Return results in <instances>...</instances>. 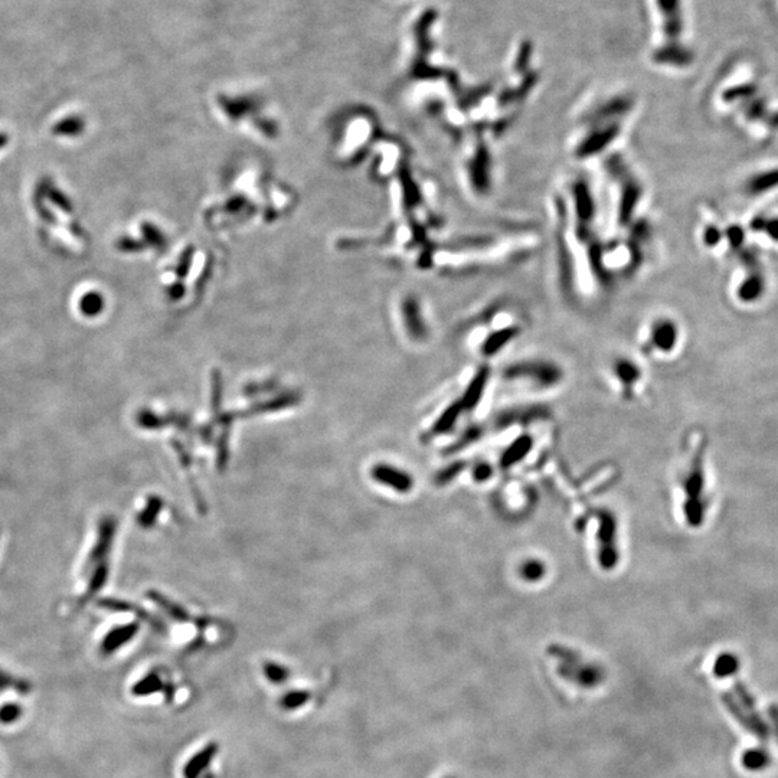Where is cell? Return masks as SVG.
<instances>
[{"instance_id": "obj_20", "label": "cell", "mask_w": 778, "mask_h": 778, "mask_svg": "<svg viewBox=\"0 0 778 778\" xmlns=\"http://www.w3.org/2000/svg\"><path fill=\"white\" fill-rule=\"evenodd\" d=\"M739 669V660L731 655V653H725V655H720L713 666V673L718 678H728L732 676L737 670Z\"/></svg>"}, {"instance_id": "obj_24", "label": "cell", "mask_w": 778, "mask_h": 778, "mask_svg": "<svg viewBox=\"0 0 778 778\" xmlns=\"http://www.w3.org/2000/svg\"><path fill=\"white\" fill-rule=\"evenodd\" d=\"M490 474H492V469H490V466H488V464H480V466H477L476 470H474V478H476L477 481H485V480H488V478L490 477Z\"/></svg>"}, {"instance_id": "obj_22", "label": "cell", "mask_w": 778, "mask_h": 778, "mask_svg": "<svg viewBox=\"0 0 778 778\" xmlns=\"http://www.w3.org/2000/svg\"><path fill=\"white\" fill-rule=\"evenodd\" d=\"M521 575L530 582L539 581L545 575V565L541 561H528L521 568Z\"/></svg>"}, {"instance_id": "obj_11", "label": "cell", "mask_w": 778, "mask_h": 778, "mask_svg": "<svg viewBox=\"0 0 778 778\" xmlns=\"http://www.w3.org/2000/svg\"><path fill=\"white\" fill-rule=\"evenodd\" d=\"M39 187L45 198H48L53 205H57L64 213H67V215H71L74 210L72 202L68 199V196L60 189V187H57L55 183H53L49 177H45L39 183Z\"/></svg>"}, {"instance_id": "obj_6", "label": "cell", "mask_w": 778, "mask_h": 778, "mask_svg": "<svg viewBox=\"0 0 778 778\" xmlns=\"http://www.w3.org/2000/svg\"><path fill=\"white\" fill-rule=\"evenodd\" d=\"M372 477L382 485L395 489L396 492L407 493L413 488V478L405 471H401L387 464H378L372 470Z\"/></svg>"}, {"instance_id": "obj_16", "label": "cell", "mask_w": 778, "mask_h": 778, "mask_svg": "<svg viewBox=\"0 0 778 778\" xmlns=\"http://www.w3.org/2000/svg\"><path fill=\"white\" fill-rule=\"evenodd\" d=\"M310 701V693L303 689H294L286 692L280 699V708L283 711H297Z\"/></svg>"}, {"instance_id": "obj_23", "label": "cell", "mask_w": 778, "mask_h": 778, "mask_svg": "<svg viewBox=\"0 0 778 778\" xmlns=\"http://www.w3.org/2000/svg\"><path fill=\"white\" fill-rule=\"evenodd\" d=\"M23 711L22 706L11 702V704H5L2 708H0V723H5V725H9V723H15L20 716H22Z\"/></svg>"}, {"instance_id": "obj_18", "label": "cell", "mask_w": 778, "mask_h": 778, "mask_svg": "<svg viewBox=\"0 0 778 778\" xmlns=\"http://www.w3.org/2000/svg\"><path fill=\"white\" fill-rule=\"evenodd\" d=\"M462 411H463V407H462L460 402H455V404H452L450 408H447V411L440 417V420H438L437 424L434 425V428H433V434H434V436H437V434H444V433H447L448 430H451V428H452L454 424H455V421L459 420V415L462 414Z\"/></svg>"}, {"instance_id": "obj_14", "label": "cell", "mask_w": 778, "mask_h": 778, "mask_svg": "<svg viewBox=\"0 0 778 778\" xmlns=\"http://www.w3.org/2000/svg\"><path fill=\"white\" fill-rule=\"evenodd\" d=\"M530 448H532V440L529 437L523 436V437L518 438L511 447H509L504 451L503 457H502V464L504 467L514 466L515 463H518L519 460H522L525 457Z\"/></svg>"}, {"instance_id": "obj_19", "label": "cell", "mask_w": 778, "mask_h": 778, "mask_svg": "<svg viewBox=\"0 0 778 778\" xmlns=\"http://www.w3.org/2000/svg\"><path fill=\"white\" fill-rule=\"evenodd\" d=\"M9 689H13L20 695H28L32 690V685L31 682L15 678L11 673L5 672V670L0 669V693Z\"/></svg>"}, {"instance_id": "obj_9", "label": "cell", "mask_w": 778, "mask_h": 778, "mask_svg": "<svg viewBox=\"0 0 778 778\" xmlns=\"http://www.w3.org/2000/svg\"><path fill=\"white\" fill-rule=\"evenodd\" d=\"M488 378H489V369L488 368H481L476 373L474 380L471 381V384L469 385L467 391L464 392V395L460 401L463 410H471L478 404L480 399H481V394L486 388Z\"/></svg>"}, {"instance_id": "obj_13", "label": "cell", "mask_w": 778, "mask_h": 778, "mask_svg": "<svg viewBox=\"0 0 778 778\" xmlns=\"http://www.w3.org/2000/svg\"><path fill=\"white\" fill-rule=\"evenodd\" d=\"M105 307V300L98 291H87L84 296L78 300V310L83 316L93 318L97 317Z\"/></svg>"}, {"instance_id": "obj_25", "label": "cell", "mask_w": 778, "mask_h": 778, "mask_svg": "<svg viewBox=\"0 0 778 778\" xmlns=\"http://www.w3.org/2000/svg\"><path fill=\"white\" fill-rule=\"evenodd\" d=\"M9 140H11L9 134L5 131H0V150H4L9 145Z\"/></svg>"}, {"instance_id": "obj_26", "label": "cell", "mask_w": 778, "mask_h": 778, "mask_svg": "<svg viewBox=\"0 0 778 778\" xmlns=\"http://www.w3.org/2000/svg\"><path fill=\"white\" fill-rule=\"evenodd\" d=\"M770 713H771V716H772V719H774V722H775L777 732H778V708H777V706H771Z\"/></svg>"}, {"instance_id": "obj_10", "label": "cell", "mask_w": 778, "mask_h": 778, "mask_svg": "<svg viewBox=\"0 0 778 778\" xmlns=\"http://www.w3.org/2000/svg\"><path fill=\"white\" fill-rule=\"evenodd\" d=\"M86 127H87V123H86L84 117L67 116V117L61 119L60 121H57L55 124H53L51 131H52L53 136L75 139V138L83 136V133L86 131Z\"/></svg>"}, {"instance_id": "obj_15", "label": "cell", "mask_w": 778, "mask_h": 778, "mask_svg": "<svg viewBox=\"0 0 778 778\" xmlns=\"http://www.w3.org/2000/svg\"><path fill=\"white\" fill-rule=\"evenodd\" d=\"M615 375L624 388H633L640 380V369L627 359H620L615 365Z\"/></svg>"}, {"instance_id": "obj_4", "label": "cell", "mask_w": 778, "mask_h": 778, "mask_svg": "<svg viewBox=\"0 0 778 778\" xmlns=\"http://www.w3.org/2000/svg\"><path fill=\"white\" fill-rule=\"evenodd\" d=\"M615 521L610 512L600 514V528H598V541H600V563L605 570L614 568L617 561H619V554H617L615 545Z\"/></svg>"}, {"instance_id": "obj_21", "label": "cell", "mask_w": 778, "mask_h": 778, "mask_svg": "<svg viewBox=\"0 0 778 778\" xmlns=\"http://www.w3.org/2000/svg\"><path fill=\"white\" fill-rule=\"evenodd\" d=\"M262 673L265 679L273 685H281L290 678V670L276 662H265L262 664Z\"/></svg>"}, {"instance_id": "obj_17", "label": "cell", "mask_w": 778, "mask_h": 778, "mask_svg": "<svg viewBox=\"0 0 778 778\" xmlns=\"http://www.w3.org/2000/svg\"><path fill=\"white\" fill-rule=\"evenodd\" d=\"M771 758L764 749H748L742 756V764L749 771H760L768 767Z\"/></svg>"}, {"instance_id": "obj_1", "label": "cell", "mask_w": 778, "mask_h": 778, "mask_svg": "<svg viewBox=\"0 0 778 778\" xmlns=\"http://www.w3.org/2000/svg\"><path fill=\"white\" fill-rule=\"evenodd\" d=\"M116 529L117 525L110 516L102 518L97 523L94 541L91 539L78 571L79 588L76 608H83L88 601H91L109 578V558L114 542Z\"/></svg>"}, {"instance_id": "obj_3", "label": "cell", "mask_w": 778, "mask_h": 778, "mask_svg": "<svg viewBox=\"0 0 778 778\" xmlns=\"http://www.w3.org/2000/svg\"><path fill=\"white\" fill-rule=\"evenodd\" d=\"M504 377L509 380H529L542 387H552L561 381L562 372L551 362L532 361L521 362L506 369Z\"/></svg>"}, {"instance_id": "obj_27", "label": "cell", "mask_w": 778, "mask_h": 778, "mask_svg": "<svg viewBox=\"0 0 778 778\" xmlns=\"http://www.w3.org/2000/svg\"><path fill=\"white\" fill-rule=\"evenodd\" d=\"M445 778H455V777H452V775H450V777H445Z\"/></svg>"}, {"instance_id": "obj_8", "label": "cell", "mask_w": 778, "mask_h": 778, "mask_svg": "<svg viewBox=\"0 0 778 778\" xmlns=\"http://www.w3.org/2000/svg\"><path fill=\"white\" fill-rule=\"evenodd\" d=\"M676 328L672 321L656 320L652 325L650 340L656 349L662 352L672 351L676 343Z\"/></svg>"}, {"instance_id": "obj_5", "label": "cell", "mask_w": 778, "mask_h": 778, "mask_svg": "<svg viewBox=\"0 0 778 778\" xmlns=\"http://www.w3.org/2000/svg\"><path fill=\"white\" fill-rule=\"evenodd\" d=\"M218 751H220V745L213 741L202 746L196 754H194L186 761L182 771L183 778H201V775L209 768L212 761L215 760Z\"/></svg>"}, {"instance_id": "obj_12", "label": "cell", "mask_w": 778, "mask_h": 778, "mask_svg": "<svg viewBox=\"0 0 778 778\" xmlns=\"http://www.w3.org/2000/svg\"><path fill=\"white\" fill-rule=\"evenodd\" d=\"M165 689H166V686H165L163 679L160 678L159 673L152 672V673L146 675L143 679H140L139 682L134 683V686L131 688V693L134 696L143 697V696L159 693V692H162Z\"/></svg>"}, {"instance_id": "obj_7", "label": "cell", "mask_w": 778, "mask_h": 778, "mask_svg": "<svg viewBox=\"0 0 778 778\" xmlns=\"http://www.w3.org/2000/svg\"><path fill=\"white\" fill-rule=\"evenodd\" d=\"M139 629L140 627L138 623H130V624L114 627L112 631L105 634V637L101 641V646H100L101 655L110 656L114 652H117L120 648L127 645V643L139 633Z\"/></svg>"}, {"instance_id": "obj_2", "label": "cell", "mask_w": 778, "mask_h": 778, "mask_svg": "<svg viewBox=\"0 0 778 778\" xmlns=\"http://www.w3.org/2000/svg\"><path fill=\"white\" fill-rule=\"evenodd\" d=\"M548 653L561 663L558 667L559 676L578 685L579 688L593 689L601 685L605 679V672L601 666L582 662L578 653L567 648L551 646Z\"/></svg>"}]
</instances>
